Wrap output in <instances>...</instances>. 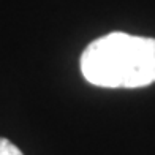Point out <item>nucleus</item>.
<instances>
[{
  "label": "nucleus",
  "instance_id": "f257e3e1",
  "mask_svg": "<svg viewBox=\"0 0 155 155\" xmlns=\"http://www.w3.org/2000/svg\"><path fill=\"white\" fill-rule=\"evenodd\" d=\"M86 81L108 89H136L155 82V38L112 32L81 54Z\"/></svg>",
  "mask_w": 155,
  "mask_h": 155
},
{
  "label": "nucleus",
  "instance_id": "f03ea898",
  "mask_svg": "<svg viewBox=\"0 0 155 155\" xmlns=\"http://www.w3.org/2000/svg\"><path fill=\"white\" fill-rule=\"evenodd\" d=\"M0 155H24L21 152V149L13 144L11 141L5 139V138H0Z\"/></svg>",
  "mask_w": 155,
  "mask_h": 155
}]
</instances>
